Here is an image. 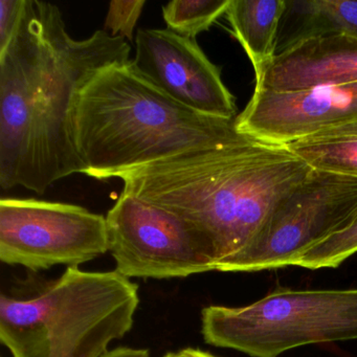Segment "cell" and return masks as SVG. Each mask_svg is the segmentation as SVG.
I'll return each mask as SVG.
<instances>
[{
    "instance_id": "15",
    "label": "cell",
    "mask_w": 357,
    "mask_h": 357,
    "mask_svg": "<svg viewBox=\"0 0 357 357\" xmlns=\"http://www.w3.org/2000/svg\"><path fill=\"white\" fill-rule=\"evenodd\" d=\"M229 3L231 0H174L162 7V17L168 30L195 39L227 13Z\"/></svg>"
},
{
    "instance_id": "9",
    "label": "cell",
    "mask_w": 357,
    "mask_h": 357,
    "mask_svg": "<svg viewBox=\"0 0 357 357\" xmlns=\"http://www.w3.org/2000/svg\"><path fill=\"white\" fill-rule=\"evenodd\" d=\"M135 70L167 97L198 114L237 118L235 97L227 89L218 66L195 39L168 30L137 31Z\"/></svg>"
},
{
    "instance_id": "10",
    "label": "cell",
    "mask_w": 357,
    "mask_h": 357,
    "mask_svg": "<svg viewBox=\"0 0 357 357\" xmlns=\"http://www.w3.org/2000/svg\"><path fill=\"white\" fill-rule=\"evenodd\" d=\"M357 122V82L300 93L255 89L236 118L240 132L286 146L326 129Z\"/></svg>"
},
{
    "instance_id": "1",
    "label": "cell",
    "mask_w": 357,
    "mask_h": 357,
    "mask_svg": "<svg viewBox=\"0 0 357 357\" xmlns=\"http://www.w3.org/2000/svg\"><path fill=\"white\" fill-rule=\"evenodd\" d=\"M130 45L99 30L76 40L57 6L26 0L15 36L0 53V187L43 194L83 173L74 137L77 100L103 68L126 63Z\"/></svg>"
},
{
    "instance_id": "7",
    "label": "cell",
    "mask_w": 357,
    "mask_h": 357,
    "mask_svg": "<svg viewBox=\"0 0 357 357\" xmlns=\"http://www.w3.org/2000/svg\"><path fill=\"white\" fill-rule=\"evenodd\" d=\"M106 221L114 271L128 279H173L216 271L206 238L170 211L122 191Z\"/></svg>"
},
{
    "instance_id": "4",
    "label": "cell",
    "mask_w": 357,
    "mask_h": 357,
    "mask_svg": "<svg viewBox=\"0 0 357 357\" xmlns=\"http://www.w3.org/2000/svg\"><path fill=\"white\" fill-rule=\"evenodd\" d=\"M0 296V340L13 357H102L135 324L139 285L118 271L68 267Z\"/></svg>"
},
{
    "instance_id": "16",
    "label": "cell",
    "mask_w": 357,
    "mask_h": 357,
    "mask_svg": "<svg viewBox=\"0 0 357 357\" xmlns=\"http://www.w3.org/2000/svg\"><path fill=\"white\" fill-rule=\"evenodd\" d=\"M357 252V216L344 231L330 236L311 248L294 266L308 269L335 268Z\"/></svg>"
},
{
    "instance_id": "20",
    "label": "cell",
    "mask_w": 357,
    "mask_h": 357,
    "mask_svg": "<svg viewBox=\"0 0 357 357\" xmlns=\"http://www.w3.org/2000/svg\"><path fill=\"white\" fill-rule=\"evenodd\" d=\"M102 357H150L149 351L147 349L128 348V347H121L108 351Z\"/></svg>"
},
{
    "instance_id": "3",
    "label": "cell",
    "mask_w": 357,
    "mask_h": 357,
    "mask_svg": "<svg viewBox=\"0 0 357 357\" xmlns=\"http://www.w3.org/2000/svg\"><path fill=\"white\" fill-rule=\"evenodd\" d=\"M74 137L83 174L98 181L197 150L246 145L235 120L198 114L148 82L131 61L100 70L81 91Z\"/></svg>"
},
{
    "instance_id": "5",
    "label": "cell",
    "mask_w": 357,
    "mask_h": 357,
    "mask_svg": "<svg viewBox=\"0 0 357 357\" xmlns=\"http://www.w3.org/2000/svg\"><path fill=\"white\" fill-rule=\"evenodd\" d=\"M204 342L252 357H278L319 342L357 340V288H278L241 307L202 309Z\"/></svg>"
},
{
    "instance_id": "19",
    "label": "cell",
    "mask_w": 357,
    "mask_h": 357,
    "mask_svg": "<svg viewBox=\"0 0 357 357\" xmlns=\"http://www.w3.org/2000/svg\"><path fill=\"white\" fill-rule=\"evenodd\" d=\"M340 137H357V122L326 129L304 139H340Z\"/></svg>"
},
{
    "instance_id": "22",
    "label": "cell",
    "mask_w": 357,
    "mask_h": 357,
    "mask_svg": "<svg viewBox=\"0 0 357 357\" xmlns=\"http://www.w3.org/2000/svg\"><path fill=\"white\" fill-rule=\"evenodd\" d=\"M165 357H179L178 352L168 353Z\"/></svg>"
},
{
    "instance_id": "13",
    "label": "cell",
    "mask_w": 357,
    "mask_h": 357,
    "mask_svg": "<svg viewBox=\"0 0 357 357\" xmlns=\"http://www.w3.org/2000/svg\"><path fill=\"white\" fill-rule=\"evenodd\" d=\"M285 0H231L227 16L234 37L248 54L255 75L275 56Z\"/></svg>"
},
{
    "instance_id": "8",
    "label": "cell",
    "mask_w": 357,
    "mask_h": 357,
    "mask_svg": "<svg viewBox=\"0 0 357 357\" xmlns=\"http://www.w3.org/2000/svg\"><path fill=\"white\" fill-rule=\"evenodd\" d=\"M109 252L107 221L82 206L32 198L0 200V260L31 271L79 267Z\"/></svg>"
},
{
    "instance_id": "18",
    "label": "cell",
    "mask_w": 357,
    "mask_h": 357,
    "mask_svg": "<svg viewBox=\"0 0 357 357\" xmlns=\"http://www.w3.org/2000/svg\"><path fill=\"white\" fill-rule=\"evenodd\" d=\"M26 0H0V53L7 49L20 28Z\"/></svg>"
},
{
    "instance_id": "17",
    "label": "cell",
    "mask_w": 357,
    "mask_h": 357,
    "mask_svg": "<svg viewBox=\"0 0 357 357\" xmlns=\"http://www.w3.org/2000/svg\"><path fill=\"white\" fill-rule=\"evenodd\" d=\"M145 0H114L109 3L105 31L114 37L132 41L133 32L145 7Z\"/></svg>"
},
{
    "instance_id": "12",
    "label": "cell",
    "mask_w": 357,
    "mask_h": 357,
    "mask_svg": "<svg viewBox=\"0 0 357 357\" xmlns=\"http://www.w3.org/2000/svg\"><path fill=\"white\" fill-rule=\"evenodd\" d=\"M326 35L357 38V0H285L275 56L306 39Z\"/></svg>"
},
{
    "instance_id": "6",
    "label": "cell",
    "mask_w": 357,
    "mask_h": 357,
    "mask_svg": "<svg viewBox=\"0 0 357 357\" xmlns=\"http://www.w3.org/2000/svg\"><path fill=\"white\" fill-rule=\"evenodd\" d=\"M357 216V178L312 170L265 220L254 239L222 273L294 266L303 254L344 231Z\"/></svg>"
},
{
    "instance_id": "2",
    "label": "cell",
    "mask_w": 357,
    "mask_h": 357,
    "mask_svg": "<svg viewBox=\"0 0 357 357\" xmlns=\"http://www.w3.org/2000/svg\"><path fill=\"white\" fill-rule=\"evenodd\" d=\"M311 170L285 146L259 141L188 152L119 178L123 191L193 225L208 241L219 271Z\"/></svg>"
},
{
    "instance_id": "11",
    "label": "cell",
    "mask_w": 357,
    "mask_h": 357,
    "mask_svg": "<svg viewBox=\"0 0 357 357\" xmlns=\"http://www.w3.org/2000/svg\"><path fill=\"white\" fill-rule=\"evenodd\" d=\"M356 82L357 38L326 35L275 56L256 75L255 89L300 93Z\"/></svg>"
},
{
    "instance_id": "14",
    "label": "cell",
    "mask_w": 357,
    "mask_h": 357,
    "mask_svg": "<svg viewBox=\"0 0 357 357\" xmlns=\"http://www.w3.org/2000/svg\"><path fill=\"white\" fill-rule=\"evenodd\" d=\"M285 147L311 169L357 178V137L301 139Z\"/></svg>"
},
{
    "instance_id": "21",
    "label": "cell",
    "mask_w": 357,
    "mask_h": 357,
    "mask_svg": "<svg viewBox=\"0 0 357 357\" xmlns=\"http://www.w3.org/2000/svg\"><path fill=\"white\" fill-rule=\"evenodd\" d=\"M178 355L179 357H216L211 353L193 348H187L178 351Z\"/></svg>"
}]
</instances>
